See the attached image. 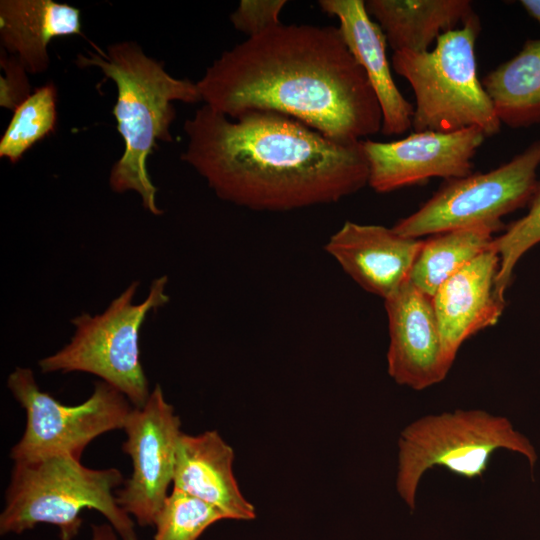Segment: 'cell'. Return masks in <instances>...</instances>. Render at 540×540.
<instances>
[{
    "label": "cell",
    "mask_w": 540,
    "mask_h": 540,
    "mask_svg": "<svg viewBox=\"0 0 540 540\" xmlns=\"http://www.w3.org/2000/svg\"><path fill=\"white\" fill-rule=\"evenodd\" d=\"M196 84L229 118L278 112L344 144L381 132L378 99L339 27L277 25L224 51Z\"/></svg>",
    "instance_id": "obj_1"
},
{
    "label": "cell",
    "mask_w": 540,
    "mask_h": 540,
    "mask_svg": "<svg viewBox=\"0 0 540 540\" xmlns=\"http://www.w3.org/2000/svg\"><path fill=\"white\" fill-rule=\"evenodd\" d=\"M184 131L181 159L220 199L251 210L330 204L368 185L363 140L338 143L278 112L229 118L204 105Z\"/></svg>",
    "instance_id": "obj_2"
},
{
    "label": "cell",
    "mask_w": 540,
    "mask_h": 540,
    "mask_svg": "<svg viewBox=\"0 0 540 540\" xmlns=\"http://www.w3.org/2000/svg\"><path fill=\"white\" fill-rule=\"evenodd\" d=\"M88 56L78 54L80 68L97 67L117 88L113 115L124 142L122 156L114 163L109 185L117 193L135 191L143 207L154 215L163 211L156 204L157 187L147 169V160L158 141L171 142L170 125L176 113L172 102L202 101L197 84L170 75L159 62L147 56L135 42L93 46Z\"/></svg>",
    "instance_id": "obj_3"
},
{
    "label": "cell",
    "mask_w": 540,
    "mask_h": 540,
    "mask_svg": "<svg viewBox=\"0 0 540 540\" xmlns=\"http://www.w3.org/2000/svg\"><path fill=\"white\" fill-rule=\"evenodd\" d=\"M123 483L119 469L88 468L69 454L14 462L0 534H21L47 523L58 528L61 540H73L86 508L101 513L122 540H138L132 517L117 503L114 490Z\"/></svg>",
    "instance_id": "obj_4"
},
{
    "label": "cell",
    "mask_w": 540,
    "mask_h": 540,
    "mask_svg": "<svg viewBox=\"0 0 540 540\" xmlns=\"http://www.w3.org/2000/svg\"><path fill=\"white\" fill-rule=\"evenodd\" d=\"M480 30L474 14L440 35L431 50L393 52V70L414 93V132L477 127L488 137L500 131L502 125L477 74L475 44Z\"/></svg>",
    "instance_id": "obj_5"
},
{
    "label": "cell",
    "mask_w": 540,
    "mask_h": 540,
    "mask_svg": "<svg viewBox=\"0 0 540 540\" xmlns=\"http://www.w3.org/2000/svg\"><path fill=\"white\" fill-rule=\"evenodd\" d=\"M499 449L523 455L531 468L538 459L534 445L506 417L478 409L421 417L399 435L396 490L414 511L428 469L440 466L468 480L480 479Z\"/></svg>",
    "instance_id": "obj_6"
},
{
    "label": "cell",
    "mask_w": 540,
    "mask_h": 540,
    "mask_svg": "<svg viewBox=\"0 0 540 540\" xmlns=\"http://www.w3.org/2000/svg\"><path fill=\"white\" fill-rule=\"evenodd\" d=\"M167 282L166 276L154 279L146 299L134 304L139 286L134 281L103 313L74 317L70 342L38 362L41 372L96 375L124 394L133 407H143L151 391L140 358V330L148 313L169 301Z\"/></svg>",
    "instance_id": "obj_7"
},
{
    "label": "cell",
    "mask_w": 540,
    "mask_h": 540,
    "mask_svg": "<svg viewBox=\"0 0 540 540\" xmlns=\"http://www.w3.org/2000/svg\"><path fill=\"white\" fill-rule=\"evenodd\" d=\"M7 387L26 412V426L11 448L14 462L69 454L80 459L96 437L123 429L132 410L127 397L112 385L98 381L90 397L78 405H64L42 391L30 368L16 367Z\"/></svg>",
    "instance_id": "obj_8"
},
{
    "label": "cell",
    "mask_w": 540,
    "mask_h": 540,
    "mask_svg": "<svg viewBox=\"0 0 540 540\" xmlns=\"http://www.w3.org/2000/svg\"><path fill=\"white\" fill-rule=\"evenodd\" d=\"M540 139L508 162L487 172L446 182L418 210L392 228L405 237L424 236L501 222L529 204L538 184Z\"/></svg>",
    "instance_id": "obj_9"
},
{
    "label": "cell",
    "mask_w": 540,
    "mask_h": 540,
    "mask_svg": "<svg viewBox=\"0 0 540 540\" xmlns=\"http://www.w3.org/2000/svg\"><path fill=\"white\" fill-rule=\"evenodd\" d=\"M122 445L132 464L130 477L115 492L117 503L138 525L154 526L173 482L181 420L156 384L146 404L133 407Z\"/></svg>",
    "instance_id": "obj_10"
},
{
    "label": "cell",
    "mask_w": 540,
    "mask_h": 540,
    "mask_svg": "<svg viewBox=\"0 0 540 540\" xmlns=\"http://www.w3.org/2000/svg\"><path fill=\"white\" fill-rule=\"evenodd\" d=\"M486 137L481 129L470 127L453 132L413 131L390 142L364 139L368 185L378 193H388L434 177H465L472 173L473 158Z\"/></svg>",
    "instance_id": "obj_11"
},
{
    "label": "cell",
    "mask_w": 540,
    "mask_h": 540,
    "mask_svg": "<svg viewBox=\"0 0 540 540\" xmlns=\"http://www.w3.org/2000/svg\"><path fill=\"white\" fill-rule=\"evenodd\" d=\"M384 301L390 377L397 384L417 391L443 381L450 367L444 359L432 297L407 281Z\"/></svg>",
    "instance_id": "obj_12"
},
{
    "label": "cell",
    "mask_w": 540,
    "mask_h": 540,
    "mask_svg": "<svg viewBox=\"0 0 540 540\" xmlns=\"http://www.w3.org/2000/svg\"><path fill=\"white\" fill-rule=\"evenodd\" d=\"M499 266V255L490 247L444 281L432 296L443 355L450 368L461 345L495 325L503 313L505 300L496 292Z\"/></svg>",
    "instance_id": "obj_13"
},
{
    "label": "cell",
    "mask_w": 540,
    "mask_h": 540,
    "mask_svg": "<svg viewBox=\"0 0 540 540\" xmlns=\"http://www.w3.org/2000/svg\"><path fill=\"white\" fill-rule=\"evenodd\" d=\"M422 244L393 228L347 221L325 249L363 289L386 300L409 281Z\"/></svg>",
    "instance_id": "obj_14"
},
{
    "label": "cell",
    "mask_w": 540,
    "mask_h": 540,
    "mask_svg": "<svg viewBox=\"0 0 540 540\" xmlns=\"http://www.w3.org/2000/svg\"><path fill=\"white\" fill-rule=\"evenodd\" d=\"M321 9L338 19L342 37L364 70L382 112L381 132L400 135L412 128L414 106L398 89L387 58L386 37L363 0H321Z\"/></svg>",
    "instance_id": "obj_15"
},
{
    "label": "cell",
    "mask_w": 540,
    "mask_h": 540,
    "mask_svg": "<svg viewBox=\"0 0 540 540\" xmlns=\"http://www.w3.org/2000/svg\"><path fill=\"white\" fill-rule=\"evenodd\" d=\"M234 451L216 430L182 433L176 450L173 489L218 509L226 519L253 520L255 507L233 473Z\"/></svg>",
    "instance_id": "obj_16"
},
{
    "label": "cell",
    "mask_w": 540,
    "mask_h": 540,
    "mask_svg": "<svg viewBox=\"0 0 540 540\" xmlns=\"http://www.w3.org/2000/svg\"><path fill=\"white\" fill-rule=\"evenodd\" d=\"M85 35L81 11L53 0H1L0 40L26 71L42 73L49 67V43L59 37Z\"/></svg>",
    "instance_id": "obj_17"
},
{
    "label": "cell",
    "mask_w": 540,
    "mask_h": 540,
    "mask_svg": "<svg viewBox=\"0 0 540 540\" xmlns=\"http://www.w3.org/2000/svg\"><path fill=\"white\" fill-rule=\"evenodd\" d=\"M365 7L393 52H426L475 14L469 0H368Z\"/></svg>",
    "instance_id": "obj_18"
},
{
    "label": "cell",
    "mask_w": 540,
    "mask_h": 540,
    "mask_svg": "<svg viewBox=\"0 0 540 540\" xmlns=\"http://www.w3.org/2000/svg\"><path fill=\"white\" fill-rule=\"evenodd\" d=\"M481 82L501 125L514 129L540 125V39L527 40Z\"/></svg>",
    "instance_id": "obj_19"
},
{
    "label": "cell",
    "mask_w": 540,
    "mask_h": 540,
    "mask_svg": "<svg viewBox=\"0 0 540 540\" xmlns=\"http://www.w3.org/2000/svg\"><path fill=\"white\" fill-rule=\"evenodd\" d=\"M503 227L495 222L431 235L423 240L409 281L432 297L444 281L488 250Z\"/></svg>",
    "instance_id": "obj_20"
},
{
    "label": "cell",
    "mask_w": 540,
    "mask_h": 540,
    "mask_svg": "<svg viewBox=\"0 0 540 540\" xmlns=\"http://www.w3.org/2000/svg\"><path fill=\"white\" fill-rule=\"evenodd\" d=\"M57 89L53 82L36 88L14 111L0 139V157L12 164L53 133L57 122Z\"/></svg>",
    "instance_id": "obj_21"
},
{
    "label": "cell",
    "mask_w": 540,
    "mask_h": 540,
    "mask_svg": "<svg viewBox=\"0 0 540 540\" xmlns=\"http://www.w3.org/2000/svg\"><path fill=\"white\" fill-rule=\"evenodd\" d=\"M225 519L208 503L172 489L155 520L153 540H198L209 526Z\"/></svg>",
    "instance_id": "obj_22"
},
{
    "label": "cell",
    "mask_w": 540,
    "mask_h": 540,
    "mask_svg": "<svg viewBox=\"0 0 540 540\" xmlns=\"http://www.w3.org/2000/svg\"><path fill=\"white\" fill-rule=\"evenodd\" d=\"M528 205L527 214L509 224L502 235L494 238L491 245L500 258L496 292L504 300L517 262L528 250L540 243V180Z\"/></svg>",
    "instance_id": "obj_23"
},
{
    "label": "cell",
    "mask_w": 540,
    "mask_h": 540,
    "mask_svg": "<svg viewBox=\"0 0 540 540\" xmlns=\"http://www.w3.org/2000/svg\"><path fill=\"white\" fill-rule=\"evenodd\" d=\"M285 0H242L230 15L234 28L252 37L280 25Z\"/></svg>",
    "instance_id": "obj_24"
},
{
    "label": "cell",
    "mask_w": 540,
    "mask_h": 540,
    "mask_svg": "<svg viewBox=\"0 0 540 540\" xmlns=\"http://www.w3.org/2000/svg\"><path fill=\"white\" fill-rule=\"evenodd\" d=\"M0 65L4 75L0 77V105L15 110L30 94L26 69L14 55L1 50Z\"/></svg>",
    "instance_id": "obj_25"
},
{
    "label": "cell",
    "mask_w": 540,
    "mask_h": 540,
    "mask_svg": "<svg viewBox=\"0 0 540 540\" xmlns=\"http://www.w3.org/2000/svg\"><path fill=\"white\" fill-rule=\"evenodd\" d=\"M118 536L109 523L91 525V540H118Z\"/></svg>",
    "instance_id": "obj_26"
},
{
    "label": "cell",
    "mask_w": 540,
    "mask_h": 540,
    "mask_svg": "<svg viewBox=\"0 0 540 540\" xmlns=\"http://www.w3.org/2000/svg\"><path fill=\"white\" fill-rule=\"evenodd\" d=\"M519 3L540 26V0H521Z\"/></svg>",
    "instance_id": "obj_27"
}]
</instances>
